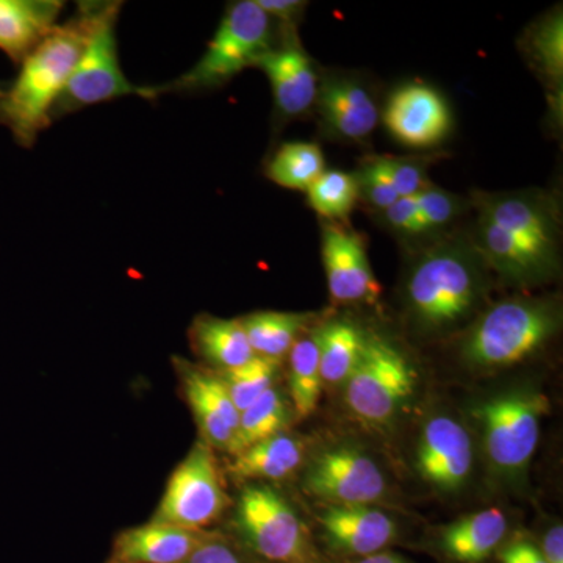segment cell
Wrapping results in <instances>:
<instances>
[{
    "label": "cell",
    "instance_id": "8fae6325",
    "mask_svg": "<svg viewBox=\"0 0 563 563\" xmlns=\"http://www.w3.org/2000/svg\"><path fill=\"white\" fill-rule=\"evenodd\" d=\"M479 214L490 218L537 257L558 269V214L547 196L533 191L477 196Z\"/></svg>",
    "mask_w": 563,
    "mask_h": 563
},
{
    "label": "cell",
    "instance_id": "b9f144b4",
    "mask_svg": "<svg viewBox=\"0 0 563 563\" xmlns=\"http://www.w3.org/2000/svg\"><path fill=\"white\" fill-rule=\"evenodd\" d=\"M109 563H131V562L114 561V559H110Z\"/></svg>",
    "mask_w": 563,
    "mask_h": 563
},
{
    "label": "cell",
    "instance_id": "5b68a950",
    "mask_svg": "<svg viewBox=\"0 0 563 563\" xmlns=\"http://www.w3.org/2000/svg\"><path fill=\"white\" fill-rule=\"evenodd\" d=\"M233 528L235 542L257 563H318L309 529L272 485L251 484L240 492Z\"/></svg>",
    "mask_w": 563,
    "mask_h": 563
},
{
    "label": "cell",
    "instance_id": "83f0119b",
    "mask_svg": "<svg viewBox=\"0 0 563 563\" xmlns=\"http://www.w3.org/2000/svg\"><path fill=\"white\" fill-rule=\"evenodd\" d=\"M529 57L543 76L550 88L551 106L555 117H562L563 87V18L561 10H554L544 20L537 22L529 33Z\"/></svg>",
    "mask_w": 563,
    "mask_h": 563
},
{
    "label": "cell",
    "instance_id": "9c48e42d",
    "mask_svg": "<svg viewBox=\"0 0 563 563\" xmlns=\"http://www.w3.org/2000/svg\"><path fill=\"white\" fill-rule=\"evenodd\" d=\"M228 506L214 450L199 440L174 468L151 521L207 531Z\"/></svg>",
    "mask_w": 563,
    "mask_h": 563
},
{
    "label": "cell",
    "instance_id": "ac0fdd59",
    "mask_svg": "<svg viewBox=\"0 0 563 563\" xmlns=\"http://www.w3.org/2000/svg\"><path fill=\"white\" fill-rule=\"evenodd\" d=\"M314 107L331 135L344 141L368 139L379 122L372 91L352 77L332 76L320 81Z\"/></svg>",
    "mask_w": 563,
    "mask_h": 563
},
{
    "label": "cell",
    "instance_id": "e575fe53",
    "mask_svg": "<svg viewBox=\"0 0 563 563\" xmlns=\"http://www.w3.org/2000/svg\"><path fill=\"white\" fill-rule=\"evenodd\" d=\"M415 199H417L418 209H420L428 231L443 228L448 222L453 221L455 214L461 210V202L453 192L440 190L431 185L418 192Z\"/></svg>",
    "mask_w": 563,
    "mask_h": 563
},
{
    "label": "cell",
    "instance_id": "60d3db41",
    "mask_svg": "<svg viewBox=\"0 0 563 563\" xmlns=\"http://www.w3.org/2000/svg\"><path fill=\"white\" fill-rule=\"evenodd\" d=\"M354 563H412L404 559L402 555L388 553V551H383V553H377L373 555H368V558L357 559Z\"/></svg>",
    "mask_w": 563,
    "mask_h": 563
},
{
    "label": "cell",
    "instance_id": "d4e9b609",
    "mask_svg": "<svg viewBox=\"0 0 563 563\" xmlns=\"http://www.w3.org/2000/svg\"><path fill=\"white\" fill-rule=\"evenodd\" d=\"M324 385H344L357 368L368 335L350 320H335L314 333Z\"/></svg>",
    "mask_w": 563,
    "mask_h": 563
},
{
    "label": "cell",
    "instance_id": "9a60e30c",
    "mask_svg": "<svg viewBox=\"0 0 563 563\" xmlns=\"http://www.w3.org/2000/svg\"><path fill=\"white\" fill-rule=\"evenodd\" d=\"M322 539L333 553L347 558H368L387 551L398 539L395 518L376 506L325 504L318 515Z\"/></svg>",
    "mask_w": 563,
    "mask_h": 563
},
{
    "label": "cell",
    "instance_id": "277c9868",
    "mask_svg": "<svg viewBox=\"0 0 563 563\" xmlns=\"http://www.w3.org/2000/svg\"><path fill=\"white\" fill-rule=\"evenodd\" d=\"M273 20L255 0L233 2L199 62L179 79L162 85V95L221 87L242 70L255 68L263 55L273 49Z\"/></svg>",
    "mask_w": 563,
    "mask_h": 563
},
{
    "label": "cell",
    "instance_id": "f35d334b",
    "mask_svg": "<svg viewBox=\"0 0 563 563\" xmlns=\"http://www.w3.org/2000/svg\"><path fill=\"white\" fill-rule=\"evenodd\" d=\"M503 563H547L542 550L528 540H517L501 551Z\"/></svg>",
    "mask_w": 563,
    "mask_h": 563
},
{
    "label": "cell",
    "instance_id": "ba28073f",
    "mask_svg": "<svg viewBox=\"0 0 563 563\" xmlns=\"http://www.w3.org/2000/svg\"><path fill=\"white\" fill-rule=\"evenodd\" d=\"M344 387L352 415L368 426L385 428L412 401L418 373L395 343L368 335L361 362Z\"/></svg>",
    "mask_w": 563,
    "mask_h": 563
},
{
    "label": "cell",
    "instance_id": "8992f818",
    "mask_svg": "<svg viewBox=\"0 0 563 563\" xmlns=\"http://www.w3.org/2000/svg\"><path fill=\"white\" fill-rule=\"evenodd\" d=\"M548 409V396L533 388L498 393L474 407L493 472L506 479L523 476L536 454Z\"/></svg>",
    "mask_w": 563,
    "mask_h": 563
},
{
    "label": "cell",
    "instance_id": "3957f363",
    "mask_svg": "<svg viewBox=\"0 0 563 563\" xmlns=\"http://www.w3.org/2000/svg\"><path fill=\"white\" fill-rule=\"evenodd\" d=\"M561 329L558 306L543 299H506L479 318L462 343L463 361L474 368L499 369L532 357Z\"/></svg>",
    "mask_w": 563,
    "mask_h": 563
},
{
    "label": "cell",
    "instance_id": "7c38bea8",
    "mask_svg": "<svg viewBox=\"0 0 563 563\" xmlns=\"http://www.w3.org/2000/svg\"><path fill=\"white\" fill-rule=\"evenodd\" d=\"M415 462L422 479L435 490H462L473 473L472 437L461 421L435 415L422 426Z\"/></svg>",
    "mask_w": 563,
    "mask_h": 563
},
{
    "label": "cell",
    "instance_id": "8d00e7d4",
    "mask_svg": "<svg viewBox=\"0 0 563 563\" xmlns=\"http://www.w3.org/2000/svg\"><path fill=\"white\" fill-rule=\"evenodd\" d=\"M385 222L395 231L404 233L428 232L415 196L399 198L383 211Z\"/></svg>",
    "mask_w": 563,
    "mask_h": 563
},
{
    "label": "cell",
    "instance_id": "e0dca14e",
    "mask_svg": "<svg viewBox=\"0 0 563 563\" xmlns=\"http://www.w3.org/2000/svg\"><path fill=\"white\" fill-rule=\"evenodd\" d=\"M255 68L268 77L274 106L282 118H299L313 109L320 79L295 36H288L284 44L266 52Z\"/></svg>",
    "mask_w": 563,
    "mask_h": 563
},
{
    "label": "cell",
    "instance_id": "cb8c5ba5",
    "mask_svg": "<svg viewBox=\"0 0 563 563\" xmlns=\"http://www.w3.org/2000/svg\"><path fill=\"white\" fill-rule=\"evenodd\" d=\"M231 473L240 481H282L291 476L303 461V444L288 432L269 437L232 455Z\"/></svg>",
    "mask_w": 563,
    "mask_h": 563
},
{
    "label": "cell",
    "instance_id": "7a4b0ae2",
    "mask_svg": "<svg viewBox=\"0 0 563 563\" xmlns=\"http://www.w3.org/2000/svg\"><path fill=\"white\" fill-rule=\"evenodd\" d=\"M483 257L476 247L442 243L415 261L406 280L407 312L424 332H444L465 321L483 299Z\"/></svg>",
    "mask_w": 563,
    "mask_h": 563
},
{
    "label": "cell",
    "instance_id": "603a6c76",
    "mask_svg": "<svg viewBox=\"0 0 563 563\" xmlns=\"http://www.w3.org/2000/svg\"><path fill=\"white\" fill-rule=\"evenodd\" d=\"M192 350L214 373L231 372L254 357L242 320L199 314L190 329Z\"/></svg>",
    "mask_w": 563,
    "mask_h": 563
},
{
    "label": "cell",
    "instance_id": "f546056e",
    "mask_svg": "<svg viewBox=\"0 0 563 563\" xmlns=\"http://www.w3.org/2000/svg\"><path fill=\"white\" fill-rule=\"evenodd\" d=\"M325 172L320 147L307 141L282 144L266 165V176L279 187L307 191Z\"/></svg>",
    "mask_w": 563,
    "mask_h": 563
},
{
    "label": "cell",
    "instance_id": "836d02e7",
    "mask_svg": "<svg viewBox=\"0 0 563 563\" xmlns=\"http://www.w3.org/2000/svg\"><path fill=\"white\" fill-rule=\"evenodd\" d=\"M181 563H257L235 540L207 531L201 543Z\"/></svg>",
    "mask_w": 563,
    "mask_h": 563
},
{
    "label": "cell",
    "instance_id": "7bdbcfd3",
    "mask_svg": "<svg viewBox=\"0 0 563 563\" xmlns=\"http://www.w3.org/2000/svg\"><path fill=\"white\" fill-rule=\"evenodd\" d=\"M7 85L0 84V95H2V91L5 90Z\"/></svg>",
    "mask_w": 563,
    "mask_h": 563
},
{
    "label": "cell",
    "instance_id": "6da1fadb",
    "mask_svg": "<svg viewBox=\"0 0 563 563\" xmlns=\"http://www.w3.org/2000/svg\"><path fill=\"white\" fill-rule=\"evenodd\" d=\"M101 2H81L21 63L13 84L0 95V124L21 146L31 147L49 128L52 110L79 63Z\"/></svg>",
    "mask_w": 563,
    "mask_h": 563
},
{
    "label": "cell",
    "instance_id": "2e32d148",
    "mask_svg": "<svg viewBox=\"0 0 563 563\" xmlns=\"http://www.w3.org/2000/svg\"><path fill=\"white\" fill-rule=\"evenodd\" d=\"M384 121L391 135L410 147L435 146L451 128L446 102L433 88L422 84L404 85L393 92Z\"/></svg>",
    "mask_w": 563,
    "mask_h": 563
},
{
    "label": "cell",
    "instance_id": "d6a6232c",
    "mask_svg": "<svg viewBox=\"0 0 563 563\" xmlns=\"http://www.w3.org/2000/svg\"><path fill=\"white\" fill-rule=\"evenodd\" d=\"M377 165L380 166L385 176L388 177L393 188L398 192L399 198L417 196L418 192L428 187L426 179V166L415 158L377 157Z\"/></svg>",
    "mask_w": 563,
    "mask_h": 563
},
{
    "label": "cell",
    "instance_id": "30bf717a",
    "mask_svg": "<svg viewBox=\"0 0 563 563\" xmlns=\"http://www.w3.org/2000/svg\"><path fill=\"white\" fill-rule=\"evenodd\" d=\"M303 490L324 504L376 506L388 493L383 466L354 444H335L314 455L302 477Z\"/></svg>",
    "mask_w": 563,
    "mask_h": 563
},
{
    "label": "cell",
    "instance_id": "7402d4cb",
    "mask_svg": "<svg viewBox=\"0 0 563 563\" xmlns=\"http://www.w3.org/2000/svg\"><path fill=\"white\" fill-rule=\"evenodd\" d=\"M507 529L506 515L493 507L444 526L439 533V547L455 563H484L499 550Z\"/></svg>",
    "mask_w": 563,
    "mask_h": 563
},
{
    "label": "cell",
    "instance_id": "4dcf8cb0",
    "mask_svg": "<svg viewBox=\"0 0 563 563\" xmlns=\"http://www.w3.org/2000/svg\"><path fill=\"white\" fill-rule=\"evenodd\" d=\"M282 363L273 358L254 355L250 362L231 369V372L218 373L228 387L233 404L239 412L257 401L262 395L276 387L279 379Z\"/></svg>",
    "mask_w": 563,
    "mask_h": 563
},
{
    "label": "cell",
    "instance_id": "ffe728a7",
    "mask_svg": "<svg viewBox=\"0 0 563 563\" xmlns=\"http://www.w3.org/2000/svg\"><path fill=\"white\" fill-rule=\"evenodd\" d=\"M474 247L484 263L492 266L504 279L517 285L539 284L555 272L553 266L537 257L525 244L484 214L477 218Z\"/></svg>",
    "mask_w": 563,
    "mask_h": 563
},
{
    "label": "cell",
    "instance_id": "52a82bcc",
    "mask_svg": "<svg viewBox=\"0 0 563 563\" xmlns=\"http://www.w3.org/2000/svg\"><path fill=\"white\" fill-rule=\"evenodd\" d=\"M121 2H101L91 35L73 76L52 110V121L124 96L155 99L161 87H139L122 73L118 57L117 22Z\"/></svg>",
    "mask_w": 563,
    "mask_h": 563
},
{
    "label": "cell",
    "instance_id": "4fadbf2b",
    "mask_svg": "<svg viewBox=\"0 0 563 563\" xmlns=\"http://www.w3.org/2000/svg\"><path fill=\"white\" fill-rule=\"evenodd\" d=\"M174 363L185 399L201 433V442L209 444L211 450L229 453L239 429L240 412L220 374L181 357L174 358Z\"/></svg>",
    "mask_w": 563,
    "mask_h": 563
},
{
    "label": "cell",
    "instance_id": "44dd1931",
    "mask_svg": "<svg viewBox=\"0 0 563 563\" xmlns=\"http://www.w3.org/2000/svg\"><path fill=\"white\" fill-rule=\"evenodd\" d=\"M60 0H0V51L22 63L58 25Z\"/></svg>",
    "mask_w": 563,
    "mask_h": 563
},
{
    "label": "cell",
    "instance_id": "484cf974",
    "mask_svg": "<svg viewBox=\"0 0 563 563\" xmlns=\"http://www.w3.org/2000/svg\"><path fill=\"white\" fill-rule=\"evenodd\" d=\"M240 320L254 354L282 362L306 332L310 314L269 310L251 313Z\"/></svg>",
    "mask_w": 563,
    "mask_h": 563
},
{
    "label": "cell",
    "instance_id": "d6986e66",
    "mask_svg": "<svg viewBox=\"0 0 563 563\" xmlns=\"http://www.w3.org/2000/svg\"><path fill=\"white\" fill-rule=\"evenodd\" d=\"M206 533L157 521L133 526L117 533L111 559L131 563H181Z\"/></svg>",
    "mask_w": 563,
    "mask_h": 563
},
{
    "label": "cell",
    "instance_id": "1f68e13d",
    "mask_svg": "<svg viewBox=\"0 0 563 563\" xmlns=\"http://www.w3.org/2000/svg\"><path fill=\"white\" fill-rule=\"evenodd\" d=\"M307 199L321 218L331 221L344 220L350 217L358 199L354 174L325 169L307 190Z\"/></svg>",
    "mask_w": 563,
    "mask_h": 563
},
{
    "label": "cell",
    "instance_id": "5bb4252c",
    "mask_svg": "<svg viewBox=\"0 0 563 563\" xmlns=\"http://www.w3.org/2000/svg\"><path fill=\"white\" fill-rule=\"evenodd\" d=\"M322 263L333 301L374 302L380 287L374 276L365 242L357 232L329 224L322 232Z\"/></svg>",
    "mask_w": 563,
    "mask_h": 563
},
{
    "label": "cell",
    "instance_id": "ab89813d",
    "mask_svg": "<svg viewBox=\"0 0 563 563\" xmlns=\"http://www.w3.org/2000/svg\"><path fill=\"white\" fill-rule=\"evenodd\" d=\"M547 563H563V528L555 525L543 537L542 548Z\"/></svg>",
    "mask_w": 563,
    "mask_h": 563
},
{
    "label": "cell",
    "instance_id": "4316f807",
    "mask_svg": "<svg viewBox=\"0 0 563 563\" xmlns=\"http://www.w3.org/2000/svg\"><path fill=\"white\" fill-rule=\"evenodd\" d=\"M291 418V404L279 388H272L240 413L239 429L229 454L242 453L252 444L288 432Z\"/></svg>",
    "mask_w": 563,
    "mask_h": 563
},
{
    "label": "cell",
    "instance_id": "d590c367",
    "mask_svg": "<svg viewBox=\"0 0 563 563\" xmlns=\"http://www.w3.org/2000/svg\"><path fill=\"white\" fill-rule=\"evenodd\" d=\"M354 177L357 181L358 198L365 199L374 209L384 211L393 202L398 201V192L395 191L390 180L377 165L376 158L366 163L361 172L354 174Z\"/></svg>",
    "mask_w": 563,
    "mask_h": 563
},
{
    "label": "cell",
    "instance_id": "f1b7e54d",
    "mask_svg": "<svg viewBox=\"0 0 563 563\" xmlns=\"http://www.w3.org/2000/svg\"><path fill=\"white\" fill-rule=\"evenodd\" d=\"M320 357L313 335H302L288 354V390L292 413L310 417L317 410L322 395Z\"/></svg>",
    "mask_w": 563,
    "mask_h": 563
},
{
    "label": "cell",
    "instance_id": "74e56055",
    "mask_svg": "<svg viewBox=\"0 0 563 563\" xmlns=\"http://www.w3.org/2000/svg\"><path fill=\"white\" fill-rule=\"evenodd\" d=\"M255 2L273 21H282L288 25H292L296 20H299L307 5L306 2H299V0H255Z\"/></svg>",
    "mask_w": 563,
    "mask_h": 563
}]
</instances>
